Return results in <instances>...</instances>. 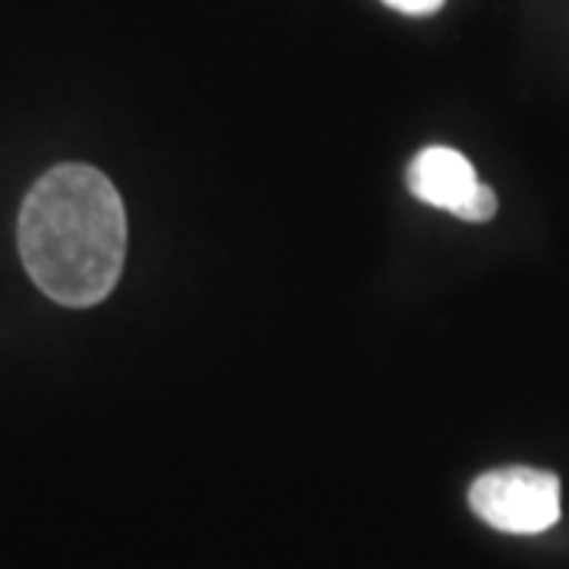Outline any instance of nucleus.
Wrapping results in <instances>:
<instances>
[{
    "instance_id": "39448f33",
    "label": "nucleus",
    "mask_w": 569,
    "mask_h": 569,
    "mask_svg": "<svg viewBox=\"0 0 569 569\" xmlns=\"http://www.w3.org/2000/svg\"><path fill=\"white\" fill-rule=\"evenodd\" d=\"M387 7L392 10H399V13H406V17H430V13H437L447 0H383Z\"/></svg>"
},
{
    "instance_id": "20e7f679",
    "label": "nucleus",
    "mask_w": 569,
    "mask_h": 569,
    "mask_svg": "<svg viewBox=\"0 0 569 569\" xmlns=\"http://www.w3.org/2000/svg\"><path fill=\"white\" fill-rule=\"evenodd\" d=\"M493 212H497V193L490 190L488 183H478V190L468 197L466 206L456 216L462 222H488V219H493Z\"/></svg>"
},
{
    "instance_id": "7ed1b4c3",
    "label": "nucleus",
    "mask_w": 569,
    "mask_h": 569,
    "mask_svg": "<svg viewBox=\"0 0 569 569\" xmlns=\"http://www.w3.org/2000/svg\"><path fill=\"white\" fill-rule=\"evenodd\" d=\"M478 174L462 152L449 146H427L408 164V190L433 209L459 212L478 190Z\"/></svg>"
},
{
    "instance_id": "f257e3e1",
    "label": "nucleus",
    "mask_w": 569,
    "mask_h": 569,
    "mask_svg": "<svg viewBox=\"0 0 569 569\" xmlns=\"http://www.w3.org/2000/svg\"><path fill=\"white\" fill-rule=\"evenodd\" d=\"M17 244L41 295L77 310L102 305L127 257V212L118 187L92 164H54L22 200Z\"/></svg>"
},
{
    "instance_id": "f03ea898",
    "label": "nucleus",
    "mask_w": 569,
    "mask_h": 569,
    "mask_svg": "<svg viewBox=\"0 0 569 569\" xmlns=\"http://www.w3.org/2000/svg\"><path fill=\"white\" fill-rule=\"evenodd\" d=\"M471 512L507 535H541L560 519V478L541 468H497L468 490Z\"/></svg>"
}]
</instances>
